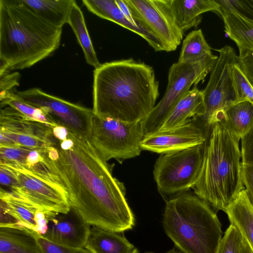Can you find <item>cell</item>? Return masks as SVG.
<instances>
[{"mask_svg": "<svg viewBox=\"0 0 253 253\" xmlns=\"http://www.w3.org/2000/svg\"><path fill=\"white\" fill-rule=\"evenodd\" d=\"M0 108L9 106L18 110L26 117L52 127L59 125L42 109L35 107L17 97L14 93H9L0 100Z\"/></svg>", "mask_w": 253, "mask_h": 253, "instance_id": "cell-28", "label": "cell"}, {"mask_svg": "<svg viewBox=\"0 0 253 253\" xmlns=\"http://www.w3.org/2000/svg\"><path fill=\"white\" fill-rule=\"evenodd\" d=\"M17 183L9 191L28 201L43 212L47 219L68 212L71 208L63 188L38 177L29 171L6 164Z\"/></svg>", "mask_w": 253, "mask_h": 253, "instance_id": "cell-11", "label": "cell"}, {"mask_svg": "<svg viewBox=\"0 0 253 253\" xmlns=\"http://www.w3.org/2000/svg\"><path fill=\"white\" fill-rule=\"evenodd\" d=\"M146 253H155L154 252H147ZM165 253H181L180 252H179V251H178L177 250H176L175 249H171L170 250H169V251Z\"/></svg>", "mask_w": 253, "mask_h": 253, "instance_id": "cell-40", "label": "cell"}, {"mask_svg": "<svg viewBox=\"0 0 253 253\" xmlns=\"http://www.w3.org/2000/svg\"><path fill=\"white\" fill-rule=\"evenodd\" d=\"M218 56L191 63L177 62L170 67L167 87L163 97L142 121L145 136L159 131L177 102L189 91L192 85H197L210 73Z\"/></svg>", "mask_w": 253, "mask_h": 253, "instance_id": "cell-7", "label": "cell"}, {"mask_svg": "<svg viewBox=\"0 0 253 253\" xmlns=\"http://www.w3.org/2000/svg\"><path fill=\"white\" fill-rule=\"evenodd\" d=\"M159 82L153 68L132 58L102 64L93 72V112L127 123L141 122L155 106Z\"/></svg>", "mask_w": 253, "mask_h": 253, "instance_id": "cell-2", "label": "cell"}, {"mask_svg": "<svg viewBox=\"0 0 253 253\" xmlns=\"http://www.w3.org/2000/svg\"><path fill=\"white\" fill-rule=\"evenodd\" d=\"M0 253H43L36 232L25 227H0Z\"/></svg>", "mask_w": 253, "mask_h": 253, "instance_id": "cell-21", "label": "cell"}, {"mask_svg": "<svg viewBox=\"0 0 253 253\" xmlns=\"http://www.w3.org/2000/svg\"><path fill=\"white\" fill-rule=\"evenodd\" d=\"M243 240L239 231L230 224L222 238L216 253H239Z\"/></svg>", "mask_w": 253, "mask_h": 253, "instance_id": "cell-31", "label": "cell"}, {"mask_svg": "<svg viewBox=\"0 0 253 253\" xmlns=\"http://www.w3.org/2000/svg\"><path fill=\"white\" fill-rule=\"evenodd\" d=\"M213 55L201 29L192 31L183 41L178 62L191 63Z\"/></svg>", "mask_w": 253, "mask_h": 253, "instance_id": "cell-27", "label": "cell"}, {"mask_svg": "<svg viewBox=\"0 0 253 253\" xmlns=\"http://www.w3.org/2000/svg\"><path fill=\"white\" fill-rule=\"evenodd\" d=\"M53 127L31 119L15 109L5 106L0 111V146L43 149L55 146Z\"/></svg>", "mask_w": 253, "mask_h": 253, "instance_id": "cell-10", "label": "cell"}, {"mask_svg": "<svg viewBox=\"0 0 253 253\" xmlns=\"http://www.w3.org/2000/svg\"><path fill=\"white\" fill-rule=\"evenodd\" d=\"M133 17L162 43L166 52L175 50L184 33L176 25L170 0H124Z\"/></svg>", "mask_w": 253, "mask_h": 253, "instance_id": "cell-13", "label": "cell"}, {"mask_svg": "<svg viewBox=\"0 0 253 253\" xmlns=\"http://www.w3.org/2000/svg\"><path fill=\"white\" fill-rule=\"evenodd\" d=\"M90 225L75 211L71 209L48 219L45 232L41 235L54 243L71 247L84 248Z\"/></svg>", "mask_w": 253, "mask_h": 253, "instance_id": "cell-15", "label": "cell"}, {"mask_svg": "<svg viewBox=\"0 0 253 253\" xmlns=\"http://www.w3.org/2000/svg\"><path fill=\"white\" fill-rule=\"evenodd\" d=\"M210 127L200 117H195L179 127L145 136L141 147L161 154L187 149L205 143Z\"/></svg>", "mask_w": 253, "mask_h": 253, "instance_id": "cell-14", "label": "cell"}, {"mask_svg": "<svg viewBox=\"0 0 253 253\" xmlns=\"http://www.w3.org/2000/svg\"><path fill=\"white\" fill-rule=\"evenodd\" d=\"M205 143L160 155L153 175L162 196L168 199L194 187L201 170Z\"/></svg>", "mask_w": 253, "mask_h": 253, "instance_id": "cell-8", "label": "cell"}, {"mask_svg": "<svg viewBox=\"0 0 253 253\" xmlns=\"http://www.w3.org/2000/svg\"><path fill=\"white\" fill-rule=\"evenodd\" d=\"M230 224L234 226L253 250V209L245 189L227 209Z\"/></svg>", "mask_w": 253, "mask_h": 253, "instance_id": "cell-24", "label": "cell"}, {"mask_svg": "<svg viewBox=\"0 0 253 253\" xmlns=\"http://www.w3.org/2000/svg\"><path fill=\"white\" fill-rule=\"evenodd\" d=\"M37 240L43 253H91L85 248H75L58 245L44 239L36 232Z\"/></svg>", "mask_w": 253, "mask_h": 253, "instance_id": "cell-32", "label": "cell"}, {"mask_svg": "<svg viewBox=\"0 0 253 253\" xmlns=\"http://www.w3.org/2000/svg\"><path fill=\"white\" fill-rule=\"evenodd\" d=\"M206 110L202 91L194 85L175 105L159 131L170 130L186 125L194 117L203 116Z\"/></svg>", "mask_w": 253, "mask_h": 253, "instance_id": "cell-18", "label": "cell"}, {"mask_svg": "<svg viewBox=\"0 0 253 253\" xmlns=\"http://www.w3.org/2000/svg\"><path fill=\"white\" fill-rule=\"evenodd\" d=\"M0 211L8 213L21 226L43 235L47 227L45 214L32 204L2 188L0 190Z\"/></svg>", "mask_w": 253, "mask_h": 253, "instance_id": "cell-16", "label": "cell"}, {"mask_svg": "<svg viewBox=\"0 0 253 253\" xmlns=\"http://www.w3.org/2000/svg\"><path fill=\"white\" fill-rule=\"evenodd\" d=\"M20 77L18 72L9 74L6 72L0 74V100L16 91L15 88L19 85Z\"/></svg>", "mask_w": 253, "mask_h": 253, "instance_id": "cell-33", "label": "cell"}, {"mask_svg": "<svg viewBox=\"0 0 253 253\" xmlns=\"http://www.w3.org/2000/svg\"><path fill=\"white\" fill-rule=\"evenodd\" d=\"M67 23L73 29L83 51L86 63L96 69L99 62L86 26L83 13L76 1L72 6Z\"/></svg>", "mask_w": 253, "mask_h": 253, "instance_id": "cell-26", "label": "cell"}, {"mask_svg": "<svg viewBox=\"0 0 253 253\" xmlns=\"http://www.w3.org/2000/svg\"><path fill=\"white\" fill-rule=\"evenodd\" d=\"M241 140L242 163L253 164V125Z\"/></svg>", "mask_w": 253, "mask_h": 253, "instance_id": "cell-34", "label": "cell"}, {"mask_svg": "<svg viewBox=\"0 0 253 253\" xmlns=\"http://www.w3.org/2000/svg\"><path fill=\"white\" fill-rule=\"evenodd\" d=\"M32 12L59 28L67 23L74 0H20Z\"/></svg>", "mask_w": 253, "mask_h": 253, "instance_id": "cell-23", "label": "cell"}, {"mask_svg": "<svg viewBox=\"0 0 253 253\" xmlns=\"http://www.w3.org/2000/svg\"><path fill=\"white\" fill-rule=\"evenodd\" d=\"M170 7L175 22L183 33L198 26L202 13L213 11L219 15L220 12L216 0H170Z\"/></svg>", "mask_w": 253, "mask_h": 253, "instance_id": "cell-19", "label": "cell"}, {"mask_svg": "<svg viewBox=\"0 0 253 253\" xmlns=\"http://www.w3.org/2000/svg\"><path fill=\"white\" fill-rule=\"evenodd\" d=\"M116 2L120 10L131 23L136 26H142L133 17L129 9L124 0H116Z\"/></svg>", "mask_w": 253, "mask_h": 253, "instance_id": "cell-37", "label": "cell"}, {"mask_svg": "<svg viewBox=\"0 0 253 253\" xmlns=\"http://www.w3.org/2000/svg\"><path fill=\"white\" fill-rule=\"evenodd\" d=\"M237 65L253 86V48L237 56Z\"/></svg>", "mask_w": 253, "mask_h": 253, "instance_id": "cell-35", "label": "cell"}, {"mask_svg": "<svg viewBox=\"0 0 253 253\" xmlns=\"http://www.w3.org/2000/svg\"><path fill=\"white\" fill-rule=\"evenodd\" d=\"M68 136L73 140L68 149L57 144L45 149L44 156L60 178L71 209L90 226L117 233L131 229L134 216L124 184L113 176L114 164L104 161L88 139L69 131Z\"/></svg>", "mask_w": 253, "mask_h": 253, "instance_id": "cell-1", "label": "cell"}, {"mask_svg": "<svg viewBox=\"0 0 253 253\" xmlns=\"http://www.w3.org/2000/svg\"><path fill=\"white\" fill-rule=\"evenodd\" d=\"M241 172L246 195L253 209V164L242 163Z\"/></svg>", "mask_w": 253, "mask_h": 253, "instance_id": "cell-36", "label": "cell"}, {"mask_svg": "<svg viewBox=\"0 0 253 253\" xmlns=\"http://www.w3.org/2000/svg\"><path fill=\"white\" fill-rule=\"evenodd\" d=\"M219 56L211 72L209 82L202 90L206 113L200 117L211 126L219 121L223 110L236 103L232 68L237 63L234 49L225 45L218 49Z\"/></svg>", "mask_w": 253, "mask_h": 253, "instance_id": "cell-9", "label": "cell"}, {"mask_svg": "<svg viewBox=\"0 0 253 253\" xmlns=\"http://www.w3.org/2000/svg\"><path fill=\"white\" fill-rule=\"evenodd\" d=\"M120 233L92 226L84 248L91 253H133L137 249Z\"/></svg>", "mask_w": 253, "mask_h": 253, "instance_id": "cell-22", "label": "cell"}, {"mask_svg": "<svg viewBox=\"0 0 253 253\" xmlns=\"http://www.w3.org/2000/svg\"><path fill=\"white\" fill-rule=\"evenodd\" d=\"M87 9L96 15L112 21L143 38L156 51H165L161 42L142 26L131 23L117 4L116 0H83Z\"/></svg>", "mask_w": 253, "mask_h": 253, "instance_id": "cell-17", "label": "cell"}, {"mask_svg": "<svg viewBox=\"0 0 253 253\" xmlns=\"http://www.w3.org/2000/svg\"><path fill=\"white\" fill-rule=\"evenodd\" d=\"M164 230L183 253H216L222 238L221 223L210 205L185 192L166 201Z\"/></svg>", "mask_w": 253, "mask_h": 253, "instance_id": "cell-5", "label": "cell"}, {"mask_svg": "<svg viewBox=\"0 0 253 253\" xmlns=\"http://www.w3.org/2000/svg\"><path fill=\"white\" fill-rule=\"evenodd\" d=\"M68 133L69 130L63 126L59 125L53 127V136L59 141L66 140Z\"/></svg>", "mask_w": 253, "mask_h": 253, "instance_id": "cell-38", "label": "cell"}, {"mask_svg": "<svg viewBox=\"0 0 253 253\" xmlns=\"http://www.w3.org/2000/svg\"><path fill=\"white\" fill-rule=\"evenodd\" d=\"M220 120L240 140L253 125V103L242 101L228 106L223 110Z\"/></svg>", "mask_w": 253, "mask_h": 253, "instance_id": "cell-25", "label": "cell"}, {"mask_svg": "<svg viewBox=\"0 0 253 253\" xmlns=\"http://www.w3.org/2000/svg\"><path fill=\"white\" fill-rule=\"evenodd\" d=\"M233 84L236 96V102L249 101L253 103V86L237 65L232 68Z\"/></svg>", "mask_w": 253, "mask_h": 253, "instance_id": "cell-29", "label": "cell"}, {"mask_svg": "<svg viewBox=\"0 0 253 253\" xmlns=\"http://www.w3.org/2000/svg\"><path fill=\"white\" fill-rule=\"evenodd\" d=\"M14 94L25 102L42 109L69 131L88 139L94 115L92 109L47 94L37 88L16 91Z\"/></svg>", "mask_w": 253, "mask_h": 253, "instance_id": "cell-12", "label": "cell"}, {"mask_svg": "<svg viewBox=\"0 0 253 253\" xmlns=\"http://www.w3.org/2000/svg\"><path fill=\"white\" fill-rule=\"evenodd\" d=\"M144 137L141 122L127 123L94 114L88 140L105 162L139 156Z\"/></svg>", "mask_w": 253, "mask_h": 253, "instance_id": "cell-6", "label": "cell"}, {"mask_svg": "<svg viewBox=\"0 0 253 253\" xmlns=\"http://www.w3.org/2000/svg\"><path fill=\"white\" fill-rule=\"evenodd\" d=\"M62 28L41 18L20 0H0V59L9 70L29 68L60 45Z\"/></svg>", "mask_w": 253, "mask_h": 253, "instance_id": "cell-3", "label": "cell"}, {"mask_svg": "<svg viewBox=\"0 0 253 253\" xmlns=\"http://www.w3.org/2000/svg\"><path fill=\"white\" fill-rule=\"evenodd\" d=\"M239 253H253V250L244 237Z\"/></svg>", "mask_w": 253, "mask_h": 253, "instance_id": "cell-39", "label": "cell"}, {"mask_svg": "<svg viewBox=\"0 0 253 253\" xmlns=\"http://www.w3.org/2000/svg\"><path fill=\"white\" fill-rule=\"evenodd\" d=\"M239 141L222 120L211 126L200 173L192 188L217 211L225 212L245 189Z\"/></svg>", "mask_w": 253, "mask_h": 253, "instance_id": "cell-4", "label": "cell"}, {"mask_svg": "<svg viewBox=\"0 0 253 253\" xmlns=\"http://www.w3.org/2000/svg\"><path fill=\"white\" fill-rule=\"evenodd\" d=\"M219 15L228 37L237 45L239 54L253 48V19L232 9L220 8Z\"/></svg>", "mask_w": 253, "mask_h": 253, "instance_id": "cell-20", "label": "cell"}, {"mask_svg": "<svg viewBox=\"0 0 253 253\" xmlns=\"http://www.w3.org/2000/svg\"><path fill=\"white\" fill-rule=\"evenodd\" d=\"M32 150L23 146H0V163L22 167L25 165Z\"/></svg>", "mask_w": 253, "mask_h": 253, "instance_id": "cell-30", "label": "cell"}]
</instances>
